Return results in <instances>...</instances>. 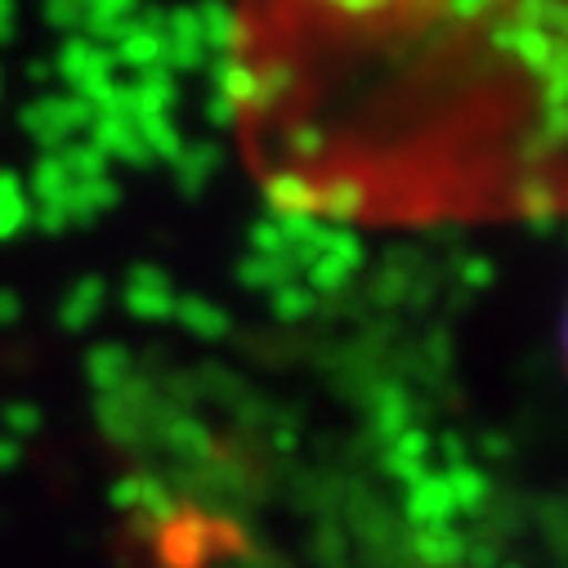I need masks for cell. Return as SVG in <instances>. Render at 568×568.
I'll return each instance as SVG.
<instances>
[{"mask_svg":"<svg viewBox=\"0 0 568 568\" xmlns=\"http://www.w3.org/2000/svg\"><path fill=\"white\" fill-rule=\"evenodd\" d=\"M54 72H59V77L72 85V94L85 99L90 108H99V103L108 99V90L121 81V77H116V63H112V50L99 45V41H90V37H81V32H72V37L59 45Z\"/></svg>","mask_w":568,"mask_h":568,"instance_id":"2","label":"cell"},{"mask_svg":"<svg viewBox=\"0 0 568 568\" xmlns=\"http://www.w3.org/2000/svg\"><path fill=\"white\" fill-rule=\"evenodd\" d=\"M206 63H211V59H206L202 28H197L193 6H175V10H166V72L189 77V72H202Z\"/></svg>","mask_w":568,"mask_h":568,"instance_id":"5","label":"cell"},{"mask_svg":"<svg viewBox=\"0 0 568 568\" xmlns=\"http://www.w3.org/2000/svg\"><path fill=\"white\" fill-rule=\"evenodd\" d=\"M19 314V301H14V292H0V323L6 318H14Z\"/></svg>","mask_w":568,"mask_h":568,"instance_id":"26","label":"cell"},{"mask_svg":"<svg viewBox=\"0 0 568 568\" xmlns=\"http://www.w3.org/2000/svg\"><path fill=\"white\" fill-rule=\"evenodd\" d=\"M32 224V197L14 171H0V242Z\"/></svg>","mask_w":568,"mask_h":568,"instance_id":"16","label":"cell"},{"mask_svg":"<svg viewBox=\"0 0 568 568\" xmlns=\"http://www.w3.org/2000/svg\"><path fill=\"white\" fill-rule=\"evenodd\" d=\"M125 305H130L134 314H144V318H162V314L175 305L171 277H166L162 268H153V264L130 268V277H125Z\"/></svg>","mask_w":568,"mask_h":568,"instance_id":"8","label":"cell"},{"mask_svg":"<svg viewBox=\"0 0 568 568\" xmlns=\"http://www.w3.org/2000/svg\"><path fill=\"white\" fill-rule=\"evenodd\" d=\"M206 116H211L215 125H224V130H233V108H229V99H224V94H215V90H211V103H206Z\"/></svg>","mask_w":568,"mask_h":568,"instance_id":"23","label":"cell"},{"mask_svg":"<svg viewBox=\"0 0 568 568\" xmlns=\"http://www.w3.org/2000/svg\"><path fill=\"white\" fill-rule=\"evenodd\" d=\"M134 90V116H153V112H175L180 103V77L166 68H149L130 81Z\"/></svg>","mask_w":568,"mask_h":568,"instance_id":"12","label":"cell"},{"mask_svg":"<svg viewBox=\"0 0 568 568\" xmlns=\"http://www.w3.org/2000/svg\"><path fill=\"white\" fill-rule=\"evenodd\" d=\"M134 130H139V139H144V149H149V158L153 162H175L180 153H184V130H180V121H175V112H153V116H134Z\"/></svg>","mask_w":568,"mask_h":568,"instance_id":"14","label":"cell"},{"mask_svg":"<svg viewBox=\"0 0 568 568\" xmlns=\"http://www.w3.org/2000/svg\"><path fill=\"white\" fill-rule=\"evenodd\" d=\"M0 90H6V72H0Z\"/></svg>","mask_w":568,"mask_h":568,"instance_id":"29","label":"cell"},{"mask_svg":"<svg viewBox=\"0 0 568 568\" xmlns=\"http://www.w3.org/2000/svg\"><path fill=\"white\" fill-rule=\"evenodd\" d=\"M23 189H28V197H32V206H59V211H68V193H72V175L63 171V162H59L54 153H41Z\"/></svg>","mask_w":568,"mask_h":568,"instance_id":"13","label":"cell"},{"mask_svg":"<svg viewBox=\"0 0 568 568\" xmlns=\"http://www.w3.org/2000/svg\"><path fill=\"white\" fill-rule=\"evenodd\" d=\"M28 77H32L37 85H45V81L54 77V63H32V68H28Z\"/></svg>","mask_w":568,"mask_h":568,"instance_id":"27","label":"cell"},{"mask_svg":"<svg viewBox=\"0 0 568 568\" xmlns=\"http://www.w3.org/2000/svg\"><path fill=\"white\" fill-rule=\"evenodd\" d=\"M466 282H475V287H484V282H493V264L488 260H466Z\"/></svg>","mask_w":568,"mask_h":568,"instance_id":"24","label":"cell"},{"mask_svg":"<svg viewBox=\"0 0 568 568\" xmlns=\"http://www.w3.org/2000/svg\"><path fill=\"white\" fill-rule=\"evenodd\" d=\"M180 314H184V323H189L193 332H220V327H224V314H220L215 305H206V301H184Z\"/></svg>","mask_w":568,"mask_h":568,"instance_id":"21","label":"cell"},{"mask_svg":"<svg viewBox=\"0 0 568 568\" xmlns=\"http://www.w3.org/2000/svg\"><path fill=\"white\" fill-rule=\"evenodd\" d=\"M41 10H45V23H54L59 32H77L85 23L81 0H41Z\"/></svg>","mask_w":568,"mask_h":568,"instance_id":"20","label":"cell"},{"mask_svg":"<svg viewBox=\"0 0 568 568\" xmlns=\"http://www.w3.org/2000/svg\"><path fill=\"white\" fill-rule=\"evenodd\" d=\"M237 277L255 292H277V287H287V282L296 277V264L277 260V255H251L246 251V260L237 264Z\"/></svg>","mask_w":568,"mask_h":568,"instance_id":"17","label":"cell"},{"mask_svg":"<svg viewBox=\"0 0 568 568\" xmlns=\"http://www.w3.org/2000/svg\"><path fill=\"white\" fill-rule=\"evenodd\" d=\"M99 296H103V287H99V277H94V282L85 277V282H81V287L72 292V301H68V318L77 323L81 314H90V310H99Z\"/></svg>","mask_w":568,"mask_h":568,"instance_id":"22","label":"cell"},{"mask_svg":"<svg viewBox=\"0 0 568 568\" xmlns=\"http://www.w3.org/2000/svg\"><path fill=\"white\" fill-rule=\"evenodd\" d=\"M197 14V28H202V45H206V59H224L233 54V41H237V10L229 0H197L193 6Z\"/></svg>","mask_w":568,"mask_h":568,"instance_id":"11","label":"cell"},{"mask_svg":"<svg viewBox=\"0 0 568 568\" xmlns=\"http://www.w3.org/2000/svg\"><path fill=\"white\" fill-rule=\"evenodd\" d=\"M108 50H112L116 72L130 68V72L139 77V72H149V68H166V37H162V32H149V28H139L134 19H130V28H125Z\"/></svg>","mask_w":568,"mask_h":568,"instance_id":"7","label":"cell"},{"mask_svg":"<svg viewBox=\"0 0 568 568\" xmlns=\"http://www.w3.org/2000/svg\"><path fill=\"white\" fill-rule=\"evenodd\" d=\"M19 125L37 139L45 153H59L63 144H72L77 134H90L94 108L85 99H77V94H63V99L59 94H41L19 112Z\"/></svg>","mask_w":568,"mask_h":568,"instance_id":"3","label":"cell"},{"mask_svg":"<svg viewBox=\"0 0 568 568\" xmlns=\"http://www.w3.org/2000/svg\"><path fill=\"white\" fill-rule=\"evenodd\" d=\"M358 268H363V237L354 229L327 224V237H323L314 264L305 268L310 273V292H341Z\"/></svg>","mask_w":568,"mask_h":568,"instance_id":"4","label":"cell"},{"mask_svg":"<svg viewBox=\"0 0 568 568\" xmlns=\"http://www.w3.org/2000/svg\"><path fill=\"white\" fill-rule=\"evenodd\" d=\"M116 202H121V189H116L112 175L72 184V193H68V220H72V224H94V220L108 215Z\"/></svg>","mask_w":568,"mask_h":568,"instance_id":"15","label":"cell"},{"mask_svg":"<svg viewBox=\"0 0 568 568\" xmlns=\"http://www.w3.org/2000/svg\"><path fill=\"white\" fill-rule=\"evenodd\" d=\"M220 162H224V153H220V144H211V139H202V144H184V153L171 162L180 193H184V197H197V193L215 180Z\"/></svg>","mask_w":568,"mask_h":568,"instance_id":"9","label":"cell"},{"mask_svg":"<svg viewBox=\"0 0 568 568\" xmlns=\"http://www.w3.org/2000/svg\"><path fill=\"white\" fill-rule=\"evenodd\" d=\"M14 37V0H0V45Z\"/></svg>","mask_w":568,"mask_h":568,"instance_id":"25","label":"cell"},{"mask_svg":"<svg viewBox=\"0 0 568 568\" xmlns=\"http://www.w3.org/2000/svg\"><path fill=\"white\" fill-rule=\"evenodd\" d=\"M90 144L103 149L108 162H125V166H149V162H153L130 116H94V125H90Z\"/></svg>","mask_w":568,"mask_h":568,"instance_id":"6","label":"cell"},{"mask_svg":"<svg viewBox=\"0 0 568 568\" xmlns=\"http://www.w3.org/2000/svg\"><path fill=\"white\" fill-rule=\"evenodd\" d=\"M310 305H314V292L301 287V282H287V287H277V292H273V310H277L282 318H305Z\"/></svg>","mask_w":568,"mask_h":568,"instance_id":"19","label":"cell"},{"mask_svg":"<svg viewBox=\"0 0 568 568\" xmlns=\"http://www.w3.org/2000/svg\"><path fill=\"white\" fill-rule=\"evenodd\" d=\"M215 94L273 215H568V0H237Z\"/></svg>","mask_w":568,"mask_h":568,"instance_id":"1","label":"cell"},{"mask_svg":"<svg viewBox=\"0 0 568 568\" xmlns=\"http://www.w3.org/2000/svg\"><path fill=\"white\" fill-rule=\"evenodd\" d=\"M564 354H568V318H564Z\"/></svg>","mask_w":568,"mask_h":568,"instance_id":"28","label":"cell"},{"mask_svg":"<svg viewBox=\"0 0 568 568\" xmlns=\"http://www.w3.org/2000/svg\"><path fill=\"white\" fill-rule=\"evenodd\" d=\"M85 6V32L81 37H90V41H99V45H112L125 28H130V19L139 14V6L144 0H81Z\"/></svg>","mask_w":568,"mask_h":568,"instance_id":"10","label":"cell"},{"mask_svg":"<svg viewBox=\"0 0 568 568\" xmlns=\"http://www.w3.org/2000/svg\"><path fill=\"white\" fill-rule=\"evenodd\" d=\"M54 158L63 162V171L72 175V184H85V180H103L108 175V158H103V149L90 144V139H72V144H63Z\"/></svg>","mask_w":568,"mask_h":568,"instance_id":"18","label":"cell"}]
</instances>
